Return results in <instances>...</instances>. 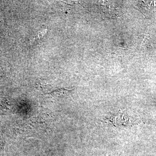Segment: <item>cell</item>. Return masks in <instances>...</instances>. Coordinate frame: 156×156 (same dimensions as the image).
I'll return each mask as SVG.
<instances>
[{
  "label": "cell",
  "instance_id": "3957f363",
  "mask_svg": "<svg viewBox=\"0 0 156 156\" xmlns=\"http://www.w3.org/2000/svg\"><path fill=\"white\" fill-rule=\"evenodd\" d=\"M47 30H44L40 32L37 35L34 37L33 38L31 39L30 41V44H33L34 42L37 41V40H39L41 38H42L46 34H47Z\"/></svg>",
  "mask_w": 156,
  "mask_h": 156
},
{
  "label": "cell",
  "instance_id": "6da1fadb",
  "mask_svg": "<svg viewBox=\"0 0 156 156\" xmlns=\"http://www.w3.org/2000/svg\"><path fill=\"white\" fill-rule=\"evenodd\" d=\"M72 90H69L65 89H60L55 90L51 93H49V95L54 97H62L68 95Z\"/></svg>",
  "mask_w": 156,
  "mask_h": 156
},
{
  "label": "cell",
  "instance_id": "7a4b0ae2",
  "mask_svg": "<svg viewBox=\"0 0 156 156\" xmlns=\"http://www.w3.org/2000/svg\"><path fill=\"white\" fill-rule=\"evenodd\" d=\"M36 87L39 90L42 92H46L49 91L50 89V86L48 84L43 81H40L37 83Z\"/></svg>",
  "mask_w": 156,
  "mask_h": 156
}]
</instances>
